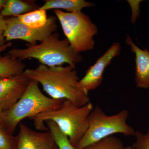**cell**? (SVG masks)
<instances>
[{
    "instance_id": "21",
    "label": "cell",
    "mask_w": 149,
    "mask_h": 149,
    "mask_svg": "<svg viewBox=\"0 0 149 149\" xmlns=\"http://www.w3.org/2000/svg\"><path fill=\"white\" fill-rule=\"evenodd\" d=\"M12 43L11 42H8L7 43H6L5 45H4L2 47H0V58L2 57V56H1V54L3 52V51H5L7 48L10 47L12 46Z\"/></svg>"
},
{
    "instance_id": "23",
    "label": "cell",
    "mask_w": 149,
    "mask_h": 149,
    "mask_svg": "<svg viewBox=\"0 0 149 149\" xmlns=\"http://www.w3.org/2000/svg\"><path fill=\"white\" fill-rule=\"evenodd\" d=\"M3 113V110L0 107V121H1V122Z\"/></svg>"
},
{
    "instance_id": "3",
    "label": "cell",
    "mask_w": 149,
    "mask_h": 149,
    "mask_svg": "<svg viewBox=\"0 0 149 149\" xmlns=\"http://www.w3.org/2000/svg\"><path fill=\"white\" fill-rule=\"evenodd\" d=\"M58 33L54 32L39 44L28 45L25 49L13 48L8 55L20 61L33 58L41 64L48 67L61 66L64 63L75 66L83 60L70 45L67 39L60 40Z\"/></svg>"
},
{
    "instance_id": "5",
    "label": "cell",
    "mask_w": 149,
    "mask_h": 149,
    "mask_svg": "<svg viewBox=\"0 0 149 149\" xmlns=\"http://www.w3.org/2000/svg\"><path fill=\"white\" fill-rule=\"evenodd\" d=\"M128 117V112L126 109L108 116L100 107H94L89 116L88 130L75 148L83 149L116 133L126 136H135L136 130L127 123Z\"/></svg>"
},
{
    "instance_id": "15",
    "label": "cell",
    "mask_w": 149,
    "mask_h": 149,
    "mask_svg": "<svg viewBox=\"0 0 149 149\" xmlns=\"http://www.w3.org/2000/svg\"><path fill=\"white\" fill-rule=\"evenodd\" d=\"M16 17L23 24L36 29L45 26L48 19L46 10L40 9Z\"/></svg>"
},
{
    "instance_id": "8",
    "label": "cell",
    "mask_w": 149,
    "mask_h": 149,
    "mask_svg": "<svg viewBox=\"0 0 149 149\" xmlns=\"http://www.w3.org/2000/svg\"><path fill=\"white\" fill-rule=\"evenodd\" d=\"M121 49L119 43H113L95 63L87 70L84 77L79 80L80 87L86 93L97 89L101 85L105 69L110 64L113 59L119 55Z\"/></svg>"
},
{
    "instance_id": "22",
    "label": "cell",
    "mask_w": 149,
    "mask_h": 149,
    "mask_svg": "<svg viewBox=\"0 0 149 149\" xmlns=\"http://www.w3.org/2000/svg\"><path fill=\"white\" fill-rule=\"evenodd\" d=\"M7 0H0V13L5 5Z\"/></svg>"
},
{
    "instance_id": "6",
    "label": "cell",
    "mask_w": 149,
    "mask_h": 149,
    "mask_svg": "<svg viewBox=\"0 0 149 149\" xmlns=\"http://www.w3.org/2000/svg\"><path fill=\"white\" fill-rule=\"evenodd\" d=\"M54 12L66 39L76 52L80 54L94 49V37L98 28L88 15L82 11L68 13L56 9Z\"/></svg>"
},
{
    "instance_id": "20",
    "label": "cell",
    "mask_w": 149,
    "mask_h": 149,
    "mask_svg": "<svg viewBox=\"0 0 149 149\" xmlns=\"http://www.w3.org/2000/svg\"><path fill=\"white\" fill-rule=\"evenodd\" d=\"M6 27V18L0 13V47L5 45L6 41L4 36Z\"/></svg>"
},
{
    "instance_id": "19",
    "label": "cell",
    "mask_w": 149,
    "mask_h": 149,
    "mask_svg": "<svg viewBox=\"0 0 149 149\" xmlns=\"http://www.w3.org/2000/svg\"><path fill=\"white\" fill-rule=\"evenodd\" d=\"M135 142L132 147L134 149H149V125L146 133L136 131Z\"/></svg>"
},
{
    "instance_id": "4",
    "label": "cell",
    "mask_w": 149,
    "mask_h": 149,
    "mask_svg": "<svg viewBox=\"0 0 149 149\" xmlns=\"http://www.w3.org/2000/svg\"><path fill=\"white\" fill-rule=\"evenodd\" d=\"M38 84L36 81L30 80L18 101L9 109L3 111L1 122L11 134L24 118H30L44 112L57 109L66 100L47 97L40 91Z\"/></svg>"
},
{
    "instance_id": "12",
    "label": "cell",
    "mask_w": 149,
    "mask_h": 149,
    "mask_svg": "<svg viewBox=\"0 0 149 149\" xmlns=\"http://www.w3.org/2000/svg\"><path fill=\"white\" fill-rule=\"evenodd\" d=\"M95 5L85 0H47L39 9L44 10L50 9L65 10L67 12L82 11L85 8L92 7Z\"/></svg>"
},
{
    "instance_id": "2",
    "label": "cell",
    "mask_w": 149,
    "mask_h": 149,
    "mask_svg": "<svg viewBox=\"0 0 149 149\" xmlns=\"http://www.w3.org/2000/svg\"><path fill=\"white\" fill-rule=\"evenodd\" d=\"M94 107L91 102L78 107L65 100L58 108L44 112L30 119L34 121L36 129L40 131H49L45 123L53 121L75 147L88 130L89 116Z\"/></svg>"
},
{
    "instance_id": "10",
    "label": "cell",
    "mask_w": 149,
    "mask_h": 149,
    "mask_svg": "<svg viewBox=\"0 0 149 149\" xmlns=\"http://www.w3.org/2000/svg\"><path fill=\"white\" fill-rule=\"evenodd\" d=\"M16 139V149H53L55 145L49 131L37 132L21 123Z\"/></svg>"
},
{
    "instance_id": "11",
    "label": "cell",
    "mask_w": 149,
    "mask_h": 149,
    "mask_svg": "<svg viewBox=\"0 0 149 149\" xmlns=\"http://www.w3.org/2000/svg\"><path fill=\"white\" fill-rule=\"evenodd\" d=\"M125 42L130 46L131 52L136 56L135 82L137 88H149V51L142 49L136 45L129 35H126Z\"/></svg>"
},
{
    "instance_id": "25",
    "label": "cell",
    "mask_w": 149,
    "mask_h": 149,
    "mask_svg": "<svg viewBox=\"0 0 149 149\" xmlns=\"http://www.w3.org/2000/svg\"><path fill=\"white\" fill-rule=\"evenodd\" d=\"M53 149H58V148L57 146H56V144L54 146L53 148Z\"/></svg>"
},
{
    "instance_id": "14",
    "label": "cell",
    "mask_w": 149,
    "mask_h": 149,
    "mask_svg": "<svg viewBox=\"0 0 149 149\" xmlns=\"http://www.w3.org/2000/svg\"><path fill=\"white\" fill-rule=\"evenodd\" d=\"M25 65L21 61L7 55L0 58V77H8L21 74Z\"/></svg>"
},
{
    "instance_id": "9",
    "label": "cell",
    "mask_w": 149,
    "mask_h": 149,
    "mask_svg": "<svg viewBox=\"0 0 149 149\" xmlns=\"http://www.w3.org/2000/svg\"><path fill=\"white\" fill-rule=\"evenodd\" d=\"M29 81L22 73L12 77H0V107L3 111L18 101Z\"/></svg>"
},
{
    "instance_id": "16",
    "label": "cell",
    "mask_w": 149,
    "mask_h": 149,
    "mask_svg": "<svg viewBox=\"0 0 149 149\" xmlns=\"http://www.w3.org/2000/svg\"><path fill=\"white\" fill-rule=\"evenodd\" d=\"M45 123L58 149H76L70 143L68 137L62 132L54 122L48 120Z\"/></svg>"
},
{
    "instance_id": "24",
    "label": "cell",
    "mask_w": 149,
    "mask_h": 149,
    "mask_svg": "<svg viewBox=\"0 0 149 149\" xmlns=\"http://www.w3.org/2000/svg\"><path fill=\"white\" fill-rule=\"evenodd\" d=\"M124 149H134L132 146H127L125 147Z\"/></svg>"
},
{
    "instance_id": "7",
    "label": "cell",
    "mask_w": 149,
    "mask_h": 149,
    "mask_svg": "<svg viewBox=\"0 0 149 149\" xmlns=\"http://www.w3.org/2000/svg\"><path fill=\"white\" fill-rule=\"evenodd\" d=\"M56 17H48L45 26L36 29L31 28L23 24L17 17H11L6 18V27L4 36L6 42L11 40H21L33 45L37 44L38 41L41 42L57 29L56 23Z\"/></svg>"
},
{
    "instance_id": "13",
    "label": "cell",
    "mask_w": 149,
    "mask_h": 149,
    "mask_svg": "<svg viewBox=\"0 0 149 149\" xmlns=\"http://www.w3.org/2000/svg\"><path fill=\"white\" fill-rule=\"evenodd\" d=\"M38 6L33 2L7 0L1 14L3 17H16L36 10Z\"/></svg>"
},
{
    "instance_id": "17",
    "label": "cell",
    "mask_w": 149,
    "mask_h": 149,
    "mask_svg": "<svg viewBox=\"0 0 149 149\" xmlns=\"http://www.w3.org/2000/svg\"><path fill=\"white\" fill-rule=\"evenodd\" d=\"M125 148L120 139L112 136L91 144L83 149H124Z\"/></svg>"
},
{
    "instance_id": "18",
    "label": "cell",
    "mask_w": 149,
    "mask_h": 149,
    "mask_svg": "<svg viewBox=\"0 0 149 149\" xmlns=\"http://www.w3.org/2000/svg\"><path fill=\"white\" fill-rule=\"evenodd\" d=\"M16 137H14L0 121V149H16Z\"/></svg>"
},
{
    "instance_id": "1",
    "label": "cell",
    "mask_w": 149,
    "mask_h": 149,
    "mask_svg": "<svg viewBox=\"0 0 149 149\" xmlns=\"http://www.w3.org/2000/svg\"><path fill=\"white\" fill-rule=\"evenodd\" d=\"M75 66L48 67L40 64L35 69H27L22 74L29 80L40 83L43 89L56 100L70 101L78 107L90 102L88 93L79 85Z\"/></svg>"
}]
</instances>
